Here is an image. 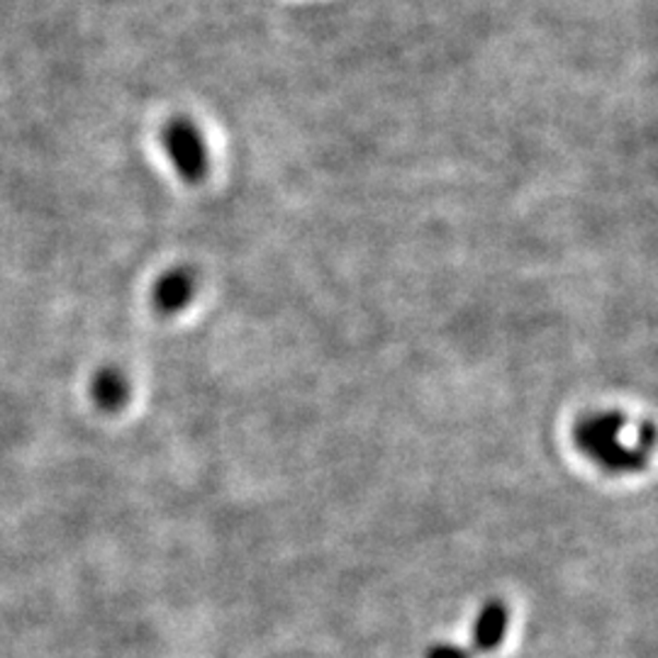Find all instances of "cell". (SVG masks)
Listing matches in <instances>:
<instances>
[{
    "instance_id": "obj_6",
    "label": "cell",
    "mask_w": 658,
    "mask_h": 658,
    "mask_svg": "<svg viewBox=\"0 0 658 658\" xmlns=\"http://www.w3.org/2000/svg\"><path fill=\"white\" fill-rule=\"evenodd\" d=\"M427 658H474L471 649H464V646L456 644H436Z\"/></svg>"
},
{
    "instance_id": "obj_4",
    "label": "cell",
    "mask_w": 658,
    "mask_h": 658,
    "mask_svg": "<svg viewBox=\"0 0 658 658\" xmlns=\"http://www.w3.org/2000/svg\"><path fill=\"white\" fill-rule=\"evenodd\" d=\"M193 292H195V278L191 271L176 268L159 280L154 298H156V306H159V310L174 315V312L183 310L188 302L193 300Z\"/></svg>"
},
{
    "instance_id": "obj_1",
    "label": "cell",
    "mask_w": 658,
    "mask_h": 658,
    "mask_svg": "<svg viewBox=\"0 0 658 658\" xmlns=\"http://www.w3.org/2000/svg\"><path fill=\"white\" fill-rule=\"evenodd\" d=\"M626 420L618 412L588 415L576 424V444L585 456L600 464L608 471H636L642 468V446H630L622 442Z\"/></svg>"
},
{
    "instance_id": "obj_2",
    "label": "cell",
    "mask_w": 658,
    "mask_h": 658,
    "mask_svg": "<svg viewBox=\"0 0 658 658\" xmlns=\"http://www.w3.org/2000/svg\"><path fill=\"white\" fill-rule=\"evenodd\" d=\"M164 146L169 159L174 161L188 183H198L207 174V149L203 134L195 124L186 118H176L164 128Z\"/></svg>"
},
{
    "instance_id": "obj_5",
    "label": "cell",
    "mask_w": 658,
    "mask_h": 658,
    "mask_svg": "<svg viewBox=\"0 0 658 658\" xmlns=\"http://www.w3.org/2000/svg\"><path fill=\"white\" fill-rule=\"evenodd\" d=\"M96 395H98L100 405L118 407V405L124 403V395H128V383L122 381V375H118L115 371H108L98 379Z\"/></svg>"
},
{
    "instance_id": "obj_3",
    "label": "cell",
    "mask_w": 658,
    "mask_h": 658,
    "mask_svg": "<svg viewBox=\"0 0 658 658\" xmlns=\"http://www.w3.org/2000/svg\"><path fill=\"white\" fill-rule=\"evenodd\" d=\"M507 624H510L507 605L500 600L486 602L483 608H480L478 618H476V626H474V646H471L474 656L490 654L493 649H498V646L505 639Z\"/></svg>"
}]
</instances>
